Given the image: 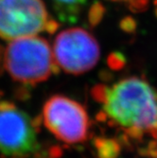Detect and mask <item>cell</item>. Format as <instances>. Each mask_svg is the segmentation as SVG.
Segmentation results:
<instances>
[{"mask_svg": "<svg viewBox=\"0 0 157 158\" xmlns=\"http://www.w3.org/2000/svg\"><path fill=\"white\" fill-rule=\"evenodd\" d=\"M97 100L103 104V113L113 125H120L123 130H157V93L144 80L131 77L112 87L101 85Z\"/></svg>", "mask_w": 157, "mask_h": 158, "instance_id": "6da1fadb", "label": "cell"}, {"mask_svg": "<svg viewBox=\"0 0 157 158\" xmlns=\"http://www.w3.org/2000/svg\"><path fill=\"white\" fill-rule=\"evenodd\" d=\"M4 65L14 81L25 84L45 81L59 68L48 42L37 35L10 41L4 53Z\"/></svg>", "mask_w": 157, "mask_h": 158, "instance_id": "7a4b0ae2", "label": "cell"}, {"mask_svg": "<svg viewBox=\"0 0 157 158\" xmlns=\"http://www.w3.org/2000/svg\"><path fill=\"white\" fill-rule=\"evenodd\" d=\"M59 27L43 0H0V37L12 41Z\"/></svg>", "mask_w": 157, "mask_h": 158, "instance_id": "3957f363", "label": "cell"}, {"mask_svg": "<svg viewBox=\"0 0 157 158\" xmlns=\"http://www.w3.org/2000/svg\"><path fill=\"white\" fill-rule=\"evenodd\" d=\"M53 55L57 65L64 72L81 75L95 67L101 48L89 31L82 27H70L56 36Z\"/></svg>", "mask_w": 157, "mask_h": 158, "instance_id": "277c9868", "label": "cell"}, {"mask_svg": "<svg viewBox=\"0 0 157 158\" xmlns=\"http://www.w3.org/2000/svg\"><path fill=\"white\" fill-rule=\"evenodd\" d=\"M44 124L57 138L67 144L86 140L89 131L88 114L79 102L62 95L47 100L43 108Z\"/></svg>", "mask_w": 157, "mask_h": 158, "instance_id": "5b68a950", "label": "cell"}, {"mask_svg": "<svg viewBox=\"0 0 157 158\" xmlns=\"http://www.w3.org/2000/svg\"><path fill=\"white\" fill-rule=\"evenodd\" d=\"M37 135L31 118L9 102H0V152L26 156L37 151Z\"/></svg>", "mask_w": 157, "mask_h": 158, "instance_id": "8992f818", "label": "cell"}, {"mask_svg": "<svg viewBox=\"0 0 157 158\" xmlns=\"http://www.w3.org/2000/svg\"><path fill=\"white\" fill-rule=\"evenodd\" d=\"M53 10L62 22L75 23L87 0H49Z\"/></svg>", "mask_w": 157, "mask_h": 158, "instance_id": "52a82bcc", "label": "cell"}, {"mask_svg": "<svg viewBox=\"0 0 157 158\" xmlns=\"http://www.w3.org/2000/svg\"><path fill=\"white\" fill-rule=\"evenodd\" d=\"M95 146L99 158H117L120 152V145L115 139L97 138Z\"/></svg>", "mask_w": 157, "mask_h": 158, "instance_id": "ba28073f", "label": "cell"}, {"mask_svg": "<svg viewBox=\"0 0 157 158\" xmlns=\"http://www.w3.org/2000/svg\"><path fill=\"white\" fill-rule=\"evenodd\" d=\"M114 2H119L125 4L128 9L134 12H141L148 8L149 0H110Z\"/></svg>", "mask_w": 157, "mask_h": 158, "instance_id": "9c48e42d", "label": "cell"}, {"mask_svg": "<svg viewBox=\"0 0 157 158\" xmlns=\"http://www.w3.org/2000/svg\"><path fill=\"white\" fill-rule=\"evenodd\" d=\"M126 63V59L121 53H112L108 59V64L111 68L118 70L124 66Z\"/></svg>", "mask_w": 157, "mask_h": 158, "instance_id": "30bf717a", "label": "cell"}, {"mask_svg": "<svg viewBox=\"0 0 157 158\" xmlns=\"http://www.w3.org/2000/svg\"><path fill=\"white\" fill-rule=\"evenodd\" d=\"M121 27L127 32H133L136 28V23L132 17H127L122 20L121 22Z\"/></svg>", "mask_w": 157, "mask_h": 158, "instance_id": "8fae6325", "label": "cell"}, {"mask_svg": "<svg viewBox=\"0 0 157 158\" xmlns=\"http://www.w3.org/2000/svg\"><path fill=\"white\" fill-rule=\"evenodd\" d=\"M154 4H155V15H156V17H157V0L154 2Z\"/></svg>", "mask_w": 157, "mask_h": 158, "instance_id": "7c38bea8", "label": "cell"}, {"mask_svg": "<svg viewBox=\"0 0 157 158\" xmlns=\"http://www.w3.org/2000/svg\"><path fill=\"white\" fill-rule=\"evenodd\" d=\"M0 60H1V57H0ZM0 63H1V62H0Z\"/></svg>", "mask_w": 157, "mask_h": 158, "instance_id": "4fadbf2b", "label": "cell"}]
</instances>
